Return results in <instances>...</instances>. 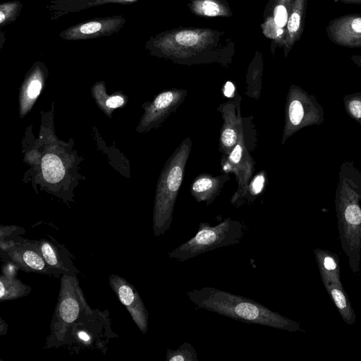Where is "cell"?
Instances as JSON below:
<instances>
[{
    "instance_id": "cell-22",
    "label": "cell",
    "mask_w": 361,
    "mask_h": 361,
    "mask_svg": "<svg viewBox=\"0 0 361 361\" xmlns=\"http://www.w3.org/2000/svg\"><path fill=\"white\" fill-rule=\"evenodd\" d=\"M175 39L179 44L192 46L199 41V35L193 31L186 30L177 33Z\"/></svg>"
},
{
    "instance_id": "cell-2",
    "label": "cell",
    "mask_w": 361,
    "mask_h": 361,
    "mask_svg": "<svg viewBox=\"0 0 361 361\" xmlns=\"http://www.w3.org/2000/svg\"><path fill=\"white\" fill-rule=\"evenodd\" d=\"M191 146L190 137L185 139L168 159L160 176L153 212V231L156 237L163 235L171 225L174 205Z\"/></svg>"
},
{
    "instance_id": "cell-18",
    "label": "cell",
    "mask_w": 361,
    "mask_h": 361,
    "mask_svg": "<svg viewBox=\"0 0 361 361\" xmlns=\"http://www.w3.org/2000/svg\"><path fill=\"white\" fill-rule=\"evenodd\" d=\"M166 361H198L195 348L188 342H185L176 350L167 348Z\"/></svg>"
},
{
    "instance_id": "cell-4",
    "label": "cell",
    "mask_w": 361,
    "mask_h": 361,
    "mask_svg": "<svg viewBox=\"0 0 361 361\" xmlns=\"http://www.w3.org/2000/svg\"><path fill=\"white\" fill-rule=\"evenodd\" d=\"M89 308L75 276L63 274L58 303L56 307L52 333L58 340L65 338L68 329L79 318L82 310Z\"/></svg>"
},
{
    "instance_id": "cell-12",
    "label": "cell",
    "mask_w": 361,
    "mask_h": 361,
    "mask_svg": "<svg viewBox=\"0 0 361 361\" xmlns=\"http://www.w3.org/2000/svg\"><path fill=\"white\" fill-rule=\"evenodd\" d=\"M138 0H51L47 6L51 18L56 19L66 13H75L106 4H130Z\"/></svg>"
},
{
    "instance_id": "cell-29",
    "label": "cell",
    "mask_w": 361,
    "mask_h": 361,
    "mask_svg": "<svg viewBox=\"0 0 361 361\" xmlns=\"http://www.w3.org/2000/svg\"><path fill=\"white\" fill-rule=\"evenodd\" d=\"M223 93L226 97H233L235 94L234 85L231 82L228 81L224 85Z\"/></svg>"
},
{
    "instance_id": "cell-13",
    "label": "cell",
    "mask_w": 361,
    "mask_h": 361,
    "mask_svg": "<svg viewBox=\"0 0 361 361\" xmlns=\"http://www.w3.org/2000/svg\"><path fill=\"white\" fill-rule=\"evenodd\" d=\"M228 179V174L216 177L207 174L201 175L192 182L191 194L197 202H205L207 205H209L219 195L224 183Z\"/></svg>"
},
{
    "instance_id": "cell-17",
    "label": "cell",
    "mask_w": 361,
    "mask_h": 361,
    "mask_svg": "<svg viewBox=\"0 0 361 361\" xmlns=\"http://www.w3.org/2000/svg\"><path fill=\"white\" fill-rule=\"evenodd\" d=\"M31 288L19 279L10 278L4 274L0 276V300H11L29 294Z\"/></svg>"
},
{
    "instance_id": "cell-7",
    "label": "cell",
    "mask_w": 361,
    "mask_h": 361,
    "mask_svg": "<svg viewBox=\"0 0 361 361\" xmlns=\"http://www.w3.org/2000/svg\"><path fill=\"white\" fill-rule=\"evenodd\" d=\"M240 138V137H239ZM222 168L235 173L238 180V188L231 198V202L235 207L245 204V199L248 190V180L253 171L252 159L244 148L243 140L238 139L231 153L228 161Z\"/></svg>"
},
{
    "instance_id": "cell-31",
    "label": "cell",
    "mask_w": 361,
    "mask_h": 361,
    "mask_svg": "<svg viewBox=\"0 0 361 361\" xmlns=\"http://www.w3.org/2000/svg\"><path fill=\"white\" fill-rule=\"evenodd\" d=\"M283 33V30L281 28H279L277 30V35H281Z\"/></svg>"
},
{
    "instance_id": "cell-14",
    "label": "cell",
    "mask_w": 361,
    "mask_h": 361,
    "mask_svg": "<svg viewBox=\"0 0 361 361\" xmlns=\"http://www.w3.org/2000/svg\"><path fill=\"white\" fill-rule=\"evenodd\" d=\"M322 281L343 286L340 275V260L338 255L322 248L313 250Z\"/></svg>"
},
{
    "instance_id": "cell-3",
    "label": "cell",
    "mask_w": 361,
    "mask_h": 361,
    "mask_svg": "<svg viewBox=\"0 0 361 361\" xmlns=\"http://www.w3.org/2000/svg\"><path fill=\"white\" fill-rule=\"evenodd\" d=\"M247 231L241 221L227 218L216 226L201 222L196 234L170 252L169 257L185 262L217 248L238 245Z\"/></svg>"
},
{
    "instance_id": "cell-15",
    "label": "cell",
    "mask_w": 361,
    "mask_h": 361,
    "mask_svg": "<svg viewBox=\"0 0 361 361\" xmlns=\"http://www.w3.org/2000/svg\"><path fill=\"white\" fill-rule=\"evenodd\" d=\"M324 286L343 320L348 325L353 324L356 314L343 286L332 283H326Z\"/></svg>"
},
{
    "instance_id": "cell-28",
    "label": "cell",
    "mask_w": 361,
    "mask_h": 361,
    "mask_svg": "<svg viewBox=\"0 0 361 361\" xmlns=\"http://www.w3.org/2000/svg\"><path fill=\"white\" fill-rule=\"evenodd\" d=\"M349 109L351 114L356 118H361V102L353 100L350 102Z\"/></svg>"
},
{
    "instance_id": "cell-19",
    "label": "cell",
    "mask_w": 361,
    "mask_h": 361,
    "mask_svg": "<svg viewBox=\"0 0 361 361\" xmlns=\"http://www.w3.org/2000/svg\"><path fill=\"white\" fill-rule=\"evenodd\" d=\"M23 4L20 1L3 2L0 4V26L2 27L13 23L18 17Z\"/></svg>"
},
{
    "instance_id": "cell-1",
    "label": "cell",
    "mask_w": 361,
    "mask_h": 361,
    "mask_svg": "<svg viewBox=\"0 0 361 361\" xmlns=\"http://www.w3.org/2000/svg\"><path fill=\"white\" fill-rule=\"evenodd\" d=\"M187 295L198 308L240 322L267 326L289 332L302 331L300 324L257 301L214 287L188 291Z\"/></svg>"
},
{
    "instance_id": "cell-25",
    "label": "cell",
    "mask_w": 361,
    "mask_h": 361,
    "mask_svg": "<svg viewBox=\"0 0 361 361\" xmlns=\"http://www.w3.org/2000/svg\"><path fill=\"white\" fill-rule=\"evenodd\" d=\"M20 267L11 260L6 261L2 266V274L10 278H16Z\"/></svg>"
},
{
    "instance_id": "cell-21",
    "label": "cell",
    "mask_w": 361,
    "mask_h": 361,
    "mask_svg": "<svg viewBox=\"0 0 361 361\" xmlns=\"http://www.w3.org/2000/svg\"><path fill=\"white\" fill-rule=\"evenodd\" d=\"M304 116V109L301 102L298 100H293L288 107V116L290 123L293 126H298Z\"/></svg>"
},
{
    "instance_id": "cell-5",
    "label": "cell",
    "mask_w": 361,
    "mask_h": 361,
    "mask_svg": "<svg viewBox=\"0 0 361 361\" xmlns=\"http://www.w3.org/2000/svg\"><path fill=\"white\" fill-rule=\"evenodd\" d=\"M338 229L342 249L355 274L360 270L361 259V208L357 204L342 205L338 212Z\"/></svg>"
},
{
    "instance_id": "cell-8",
    "label": "cell",
    "mask_w": 361,
    "mask_h": 361,
    "mask_svg": "<svg viewBox=\"0 0 361 361\" xmlns=\"http://www.w3.org/2000/svg\"><path fill=\"white\" fill-rule=\"evenodd\" d=\"M109 281L140 331L146 334L148 329V312L135 288L123 277L115 274L110 276Z\"/></svg>"
},
{
    "instance_id": "cell-26",
    "label": "cell",
    "mask_w": 361,
    "mask_h": 361,
    "mask_svg": "<svg viewBox=\"0 0 361 361\" xmlns=\"http://www.w3.org/2000/svg\"><path fill=\"white\" fill-rule=\"evenodd\" d=\"M300 23V15L295 12L291 14L288 20V29L290 32H295L298 30Z\"/></svg>"
},
{
    "instance_id": "cell-23",
    "label": "cell",
    "mask_w": 361,
    "mask_h": 361,
    "mask_svg": "<svg viewBox=\"0 0 361 361\" xmlns=\"http://www.w3.org/2000/svg\"><path fill=\"white\" fill-rule=\"evenodd\" d=\"M274 21L280 27H283L286 24L288 21V13L286 8L283 5L277 6L275 8Z\"/></svg>"
},
{
    "instance_id": "cell-20",
    "label": "cell",
    "mask_w": 361,
    "mask_h": 361,
    "mask_svg": "<svg viewBox=\"0 0 361 361\" xmlns=\"http://www.w3.org/2000/svg\"><path fill=\"white\" fill-rule=\"evenodd\" d=\"M264 183L265 176L262 171H261L251 181L245 199V204L252 203L255 200L256 197L262 192Z\"/></svg>"
},
{
    "instance_id": "cell-11",
    "label": "cell",
    "mask_w": 361,
    "mask_h": 361,
    "mask_svg": "<svg viewBox=\"0 0 361 361\" xmlns=\"http://www.w3.org/2000/svg\"><path fill=\"white\" fill-rule=\"evenodd\" d=\"M35 244L47 264L59 274H66L75 276L78 270L73 265L68 256V251L63 246L42 238Z\"/></svg>"
},
{
    "instance_id": "cell-9",
    "label": "cell",
    "mask_w": 361,
    "mask_h": 361,
    "mask_svg": "<svg viewBox=\"0 0 361 361\" xmlns=\"http://www.w3.org/2000/svg\"><path fill=\"white\" fill-rule=\"evenodd\" d=\"M6 255L9 260L16 262L25 271L49 275L59 274L45 262L35 241L21 239L16 245L6 252Z\"/></svg>"
},
{
    "instance_id": "cell-27",
    "label": "cell",
    "mask_w": 361,
    "mask_h": 361,
    "mask_svg": "<svg viewBox=\"0 0 361 361\" xmlns=\"http://www.w3.org/2000/svg\"><path fill=\"white\" fill-rule=\"evenodd\" d=\"M124 103V99L121 96L114 95L109 97L105 101V106L108 109H116L122 106Z\"/></svg>"
},
{
    "instance_id": "cell-30",
    "label": "cell",
    "mask_w": 361,
    "mask_h": 361,
    "mask_svg": "<svg viewBox=\"0 0 361 361\" xmlns=\"http://www.w3.org/2000/svg\"><path fill=\"white\" fill-rule=\"evenodd\" d=\"M351 26L355 32L361 33V18L354 19L352 22Z\"/></svg>"
},
{
    "instance_id": "cell-6",
    "label": "cell",
    "mask_w": 361,
    "mask_h": 361,
    "mask_svg": "<svg viewBox=\"0 0 361 361\" xmlns=\"http://www.w3.org/2000/svg\"><path fill=\"white\" fill-rule=\"evenodd\" d=\"M126 22L122 15L94 18L67 27L59 36L68 41L110 36L118 32Z\"/></svg>"
},
{
    "instance_id": "cell-10",
    "label": "cell",
    "mask_w": 361,
    "mask_h": 361,
    "mask_svg": "<svg viewBox=\"0 0 361 361\" xmlns=\"http://www.w3.org/2000/svg\"><path fill=\"white\" fill-rule=\"evenodd\" d=\"M186 95L185 90L176 89L160 93L145 110L141 121L142 128H149L162 122L178 109Z\"/></svg>"
},
{
    "instance_id": "cell-16",
    "label": "cell",
    "mask_w": 361,
    "mask_h": 361,
    "mask_svg": "<svg viewBox=\"0 0 361 361\" xmlns=\"http://www.w3.org/2000/svg\"><path fill=\"white\" fill-rule=\"evenodd\" d=\"M224 123L222 126L220 135V151L229 154L239 139L238 121L235 114L231 111L224 113Z\"/></svg>"
},
{
    "instance_id": "cell-24",
    "label": "cell",
    "mask_w": 361,
    "mask_h": 361,
    "mask_svg": "<svg viewBox=\"0 0 361 361\" xmlns=\"http://www.w3.org/2000/svg\"><path fill=\"white\" fill-rule=\"evenodd\" d=\"M202 12L207 16H216L219 14V6L214 1L206 0L201 4Z\"/></svg>"
}]
</instances>
